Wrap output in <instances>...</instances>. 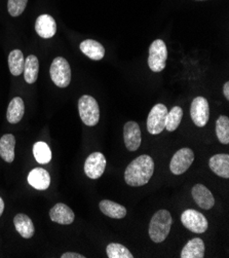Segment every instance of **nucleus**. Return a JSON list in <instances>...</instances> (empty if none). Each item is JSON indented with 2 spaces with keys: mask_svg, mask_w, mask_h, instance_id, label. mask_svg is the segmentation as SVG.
<instances>
[{
  "mask_svg": "<svg viewBox=\"0 0 229 258\" xmlns=\"http://www.w3.org/2000/svg\"><path fill=\"white\" fill-rule=\"evenodd\" d=\"M191 195L196 205L201 209L210 210L214 207V196L211 190L203 184H195L191 189Z\"/></svg>",
  "mask_w": 229,
  "mask_h": 258,
  "instance_id": "12",
  "label": "nucleus"
},
{
  "mask_svg": "<svg viewBox=\"0 0 229 258\" xmlns=\"http://www.w3.org/2000/svg\"><path fill=\"white\" fill-rule=\"evenodd\" d=\"M99 207L104 215L113 219H121L124 218L126 215L125 207L109 200L101 201L99 204Z\"/></svg>",
  "mask_w": 229,
  "mask_h": 258,
  "instance_id": "19",
  "label": "nucleus"
},
{
  "mask_svg": "<svg viewBox=\"0 0 229 258\" xmlns=\"http://www.w3.org/2000/svg\"><path fill=\"white\" fill-rule=\"evenodd\" d=\"M14 224L18 233L24 239H30L34 236L35 227L34 223L29 216L26 214H17L14 218Z\"/></svg>",
  "mask_w": 229,
  "mask_h": 258,
  "instance_id": "16",
  "label": "nucleus"
},
{
  "mask_svg": "<svg viewBox=\"0 0 229 258\" xmlns=\"http://www.w3.org/2000/svg\"><path fill=\"white\" fill-rule=\"evenodd\" d=\"M4 210H5V202L2 199V197H0V217H2V215L4 213Z\"/></svg>",
  "mask_w": 229,
  "mask_h": 258,
  "instance_id": "32",
  "label": "nucleus"
},
{
  "mask_svg": "<svg viewBox=\"0 0 229 258\" xmlns=\"http://www.w3.org/2000/svg\"><path fill=\"white\" fill-rule=\"evenodd\" d=\"M168 108L164 104H157L147 116V131L151 135H159L166 128V117Z\"/></svg>",
  "mask_w": 229,
  "mask_h": 258,
  "instance_id": "6",
  "label": "nucleus"
},
{
  "mask_svg": "<svg viewBox=\"0 0 229 258\" xmlns=\"http://www.w3.org/2000/svg\"><path fill=\"white\" fill-rule=\"evenodd\" d=\"M81 50L90 59L100 61L105 56V48L100 42L94 39H86L81 42Z\"/></svg>",
  "mask_w": 229,
  "mask_h": 258,
  "instance_id": "17",
  "label": "nucleus"
},
{
  "mask_svg": "<svg viewBox=\"0 0 229 258\" xmlns=\"http://www.w3.org/2000/svg\"><path fill=\"white\" fill-rule=\"evenodd\" d=\"M155 173V162L151 157L143 154L133 160L124 171V181L126 184L138 187L149 182Z\"/></svg>",
  "mask_w": 229,
  "mask_h": 258,
  "instance_id": "1",
  "label": "nucleus"
},
{
  "mask_svg": "<svg viewBox=\"0 0 229 258\" xmlns=\"http://www.w3.org/2000/svg\"><path fill=\"white\" fill-rule=\"evenodd\" d=\"M33 154L36 162L41 165L48 164L52 160V150L45 142L42 141L36 142L33 145Z\"/></svg>",
  "mask_w": 229,
  "mask_h": 258,
  "instance_id": "25",
  "label": "nucleus"
},
{
  "mask_svg": "<svg viewBox=\"0 0 229 258\" xmlns=\"http://www.w3.org/2000/svg\"><path fill=\"white\" fill-rule=\"evenodd\" d=\"M194 161V153L190 148H181L178 150L171 160L170 170L174 175L185 173Z\"/></svg>",
  "mask_w": 229,
  "mask_h": 258,
  "instance_id": "8",
  "label": "nucleus"
},
{
  "mask_svg": "<svg viewBox=\"0 0 229 258\" xmlns=\"http://www.w3.org/2000/svg\"><path fill=\"white\" fill-rule=\"evenodd\" d=\"M50 79L59 88H67L71 82V68L68 61L63 57L54 59L49 68Z\"/></svg>",
  "mask_w": 229,
  "mask_h": 258,
  "instance_id": "4",
  "label": "nucleus"
},
{
  "mask_svg": "<svg viewBox=\"0 0 229 258\" xmlns=\"http://www.w3.org/2000/svg\"><path fill=\"white\" fill-rule=\"evenodd\" d=\"M28 183L38 190H45L49 187L50 176L43 168H35L28 175Z\"/></svg>",
  "mask_w": 229,
  "mask_h": 258,
  "instance_id": "15",
  "label": "nucleus"
},
{
  "mask_svg": "<svg viewBox=\"0 0 229 258\" xmlns=\"http://www.w3.org/2000/svg\"><path fill=\"white\" fill-rule=\"evenodd\" d=\"M85 257L86 256L75 252H66L61 255V258H85Z\"/></svg>",
  "mask_w": 229,
  "mask_h": 258,
  "instance_id": "30",
  "label": "nucleus"
},
{
  "mask_svg": "<svg viewBox=\"0 0 229 258\" xmlns=\"http://www.w3.org/2000/svg\"><path fill=\"white\" fill-rule=\"evenodd\" d=\"M16 138L13 134H6L0 139V158L7 163H13L15 160Z\"/></svg>",
  "mask_w": 229,
  "mask_h": 258,
  "instance_id": "21",
  "label": "nucleus"
},
{
  "mask_svg": "<svg viewBox=\"0 0 229 258\" xmlns=\"http://www.w3.org/2000/svg\"><path fill=\"white\" fill-rule=\"evenodd\" d=\"M28 0H9L8 2V11L12 17L21 16L24 11L26 10Z\"/></svg>",
  "mask_w": 229,
  "mask_h": 258,
  "instance_id": "29",
  "label": "nucleus"
},
{
  "mask_svg": "<svg viewBox=\"0 0 229 258\" xmlns=\"http://www.w3.org/2000/svg\"><path fill=\"white\" fill-rule=\"evenodd\" d=\"M35 30L42 38H52L57 32V23L52 16L41 15L35 22Z\"/></svg>",
  "mask_w": 229,
  "mask_h": 258,
  "instance_id": "13",
  "label": "nucleus"
},
{
  "mask_svg": "<svg viewBox=\"0 0 229 258\" xmlns=\"http://www.w3.org/2000/svg\"><path fill=\"white\" fill-rule=\"evenodd\" d=\"M205 257V243L199 238L189 240L181 251V258Z\"/></svg>",
  "mask_w": 229,
  "mask_h": 258,
  "instance_id": "20",
  "label": "nucleus"
},
{
  "mask_svg": "<svg viewBox=\"0 0 229 258\" xmlns=\"http://www.w3.org/2000/svg\"><path fill=\"white\" fill-rule=\"evenodd\" d=\"M223 94L227 100H229V83L226 82L223 86Z\"/></svg>",
  "mask_w": 229,
  "mask_h": 258,
  "instance_id": "31",
  "label": "nucleus"
},
{
  "mask_svg": "<svg viewBox=\"0 0 229 258\" xmlns=\"http://www.w3.org/2000/svg\"><path fill=\"white\" fill-rule=\"evenodd\" d=\"M181 222L187 229L195 234L205 233L209 227V222L205 215L193 209H187L182 213Z\"/></svg>",
  "mask_w": 229,
  "mask_h": 258,
  "instance_id": "7",
  "label": "nucleus"
},
{
  "mask_svg": "<svg viewBox=\"0 0 229 258\" xmlns=\"http://www.w3.org/2000/svg\"><path fill=\"white\" fill-rule=\"evenodd\" d=\"M216 135L220 143L227 145L229 143V118L225 115L219 116L216 121Z\"/></svg>",
  "mask_w": 229,
  "mask_h": 258,
  "instance_id": "27",
  "label": "nucleus"
},
{
  "mask_svg": "<svg viewBox=\"0 0 229 258\" xmlns=\"http://www.w3.org/2000/svg\"><path fill=\"white\" fill-rule=\"evenodd\" d=\"M173 218L168 210H159L152 216L149 223V237L155 243H163L169 236Z\"/></svg>",
  "mask_w": 229,
  "mask_h": 258,
  "instance_id": "2",
  "label": "nucleus"
},
{
  "mask_svg": "<svg viewBox=\"0 0 229 258\" xmlns=\"http://www.w3.org/2000/svg\"><path fill=\"white\" fill-rule=\"evenodd\" d=\"M79 112L83 122L89 126H95L100 120V108L95 98L84 95L79 100Z\"/></svg>",
  "mask_w": 229,
  "mask_h": 258,
  "instance_id": "3",
  "label": "nucleus"
},
{
  "mask_svg": "<svg viewBox=\"0 0 229 258\" xmlns=\"http://www.w3.org/2000/svg\"><path fill=\"white\" fill-rule=\"evenodd\" d=\"M210 169L219 177L229 178V156L226 153L215 154L209 162Z\"/></svg>",
  "mask_w": 229,
  "mask_h": 258,
  "instance_id": "18",
  "label": "nucleus"
},
{
  "mask_svg": "<svg viewBox=\"0 0 229 258\" xmlns=\"http://www.w3.org/2000/svg\"><path fill=\"white\" fill-rule=\"evenodd\" d=\"M123 140L126 149L130 151H136L141 146V128L136 121H128L124 124Z\"/></svg>",
  "mask_w": 229,
  "mask_h": 258,
  "instance_id": "11",
  "label": "nucleus"
},
{
  "mask_svg": "<svg viewBox=\"0 0 229 258\" xmlns=\"http://www.w3.org/2000/svg\"><path fill=\"white\" fill-rule=\"evenodd\" d=\"M24 79L27 84H34L38 79L39 73V62L36 56L30 55L25 60L24 66Z\"/></svg>",
  "mask_w": 229,
  "mask_h": 258,
  "instance_id": "23",
  "label": "nucleus"
},
{
  "mask_svg": "<svg viewBox=\"0 0 229 258\" xmlns=\"http://www.w3.org/2000/svg\"><path fill=\"white\" fill-rule=\"evenodd\" d=\"M197 2H203V0H197Z\"/></svg>",
  "mask_w": 229,
  "mask_h": 258,
  "instance_id": "33",
  "label": "nucleus"
},
{
  "mask_svg": "<svg viewBox=\"0 0 229 258\" xmlns=\"http://www.w3.org/2000/svg\"><path fill=\"white\" fill-rule=\"evenodd\" d=\"M107 161L102 152H93L85 163V173L91 179H99L104 174Z\"/></svg>",
  "mask_w": 229,
  "mask_h": 258,
  "instance_id": "10",
  "label": "nucleus"
},
{
  "mask_svg": "<svg viewBox=\"0 0 229 258\" xmlns=\"http://www.w3.org/2000/svg\"><path fill=\"white\" fill-rule=\"evenodd\" d=\"M183 117V110L179 106L173 107L170 111H168L166 117V128L169 132L176 131L178 126L180 125Z\"/></svg>",
  "mask_w": 229,
  "mask_h": 258,
  "instance_id": "26",
  "label": "nucleus"
},
{
  "mask_svg": "<svg viewBox=\"0 0 229 258\" xmlns=\"http://www.w3.org/2000/svg\"><path fill=\"white\" fill-rule=\"evenodd\" d=\"M190 116L194 124L198 127L205 126L210 118L209 102L203 97H196L193 99L190 106Z\"/></svg>",
  "mask_w": 229,
  "mask_h": 258,
  "instance_id": "9",
  "label": "nucleus"
},
{
  "mask_svg": "<svg viewBox=\"0 0 229 258\" xmlns=\"http://www.w3.org/2000/svg\"><path fill=\"white\" fill-rule=\"evenodd\" d=\"M25 113V104L21 97L14 98L9 104L7 111V118L10 123H18L21 121Z\"/></svg>",
  "mask_w": 229,
  "mask_h": 258,
  "instance_id": "22",
  "label": "nucleus"
},
{
  "mask_svg": "<svg viewBox=\"0 0 229 258\" xmlns=\"http://www.w3.org/2000/svg\"><path fill=\"white\" fill-rule=\"evenodd\" d=\"M168 59V49L166 42L162 39H157L149 47L148 66L154 72H161L166 68Z\"/></svg>",
  "mask_w": 229,
  "mask_h": 258,
  "instance_id": "5",
  "label": "nucleus"
},
{
  "mask_svg": "<svg viewBox=\"0 0 229 258\" xmlns=\"http://www.w3.org/2000/svg\"><path fill=\"white\" fill-rule=\"evenodd\" d=\"M108 258H133L131 251L118 243H110L106 248Z\"/></svg>",
  "mask_w": 229,
  "mask_h": 258,
  "instance_id": "28",
  "label": "nucleus"
},
{
  "mask_svg": "<svg viewBox=\"0 0 229 258\" xmlns=\"http://www.w3.org/2000/svg\"><path fill=\"white\" fill-rule=\"evenodd\" d=\"M49 217L50 220L56 223L68 225L73 223L75 219V214L67 205L63 203H58L49 210Z\"/></svg>",
  "mask_w": 229,
  "mask_h": 258,
  "instance_id": "14",
  "label": "nucleus"
},
{
  "mask_svg": "<svg viewBox=\"0 0 229 258\" xmlns=\"http://www.w3.org/2000/svg\"><path fill=\"white\" fill-rule=\"evenodd\" d=\"M25 66V59L22 50L14 49L9 55V67L14 76H19L23 73Z\"/></svg>",
  "mask_w": 229,
  "mask_h": 258,
  "instance_id": "24",
  "label": "nucleus"
}]
</instances>
